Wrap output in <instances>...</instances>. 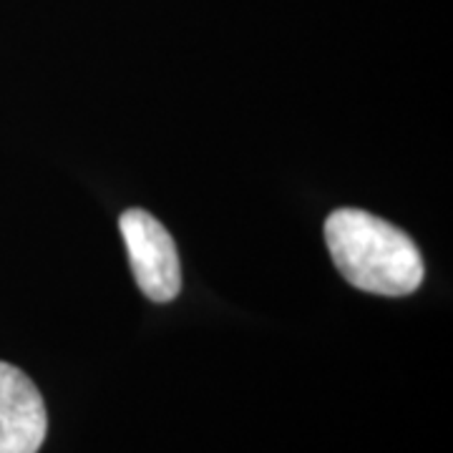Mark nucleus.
I'll list each match as a JSON object with an SVG mask.
<instances>
[{"label": "nucleus", "instance_id": "1", "mask_svg": "<svg viewBox=\"0 0 453 453\" xmlns=\"http://www.w3.org/2000/svg\"><path fill=\"white\" fill-rule=\"evenodd\" d=\"M325 240L338 273L357 290L403 297L421 288L426 270L418 247L380 217L363 210L333 211Z\"/></svg>", "mask_w": 453, "mask_h": 453}, {"label": "nucleus", "instance_id": "2", "mask_svg": "<svg viewBox=\"0 0 453 453\" xmlns=\"http://www.w3.org/2000/svg\"><path fill=\"white\" fill-rule=\"evenodd\" d=\"M119 229L139 290L154 303H172L181 290V267L166 226L149 211L127 210L119 217Z\"/></svg>", "mask_w": 453, "mask_h": 453}, {"label": "nucleus", "instance_id": "3", "mask_svg": "<svg viewBox=\"0 0 453 453\" xmlns=\"http://www.w3.org/2000/svg\"><path fill=\"white\" fill-rule=\"evenodd\" d=\"M46 431L41 390L20 368L0 363V453H38Z\"/></svg>", "mask_w": 453, "mask_h": 453}]
</instances>
